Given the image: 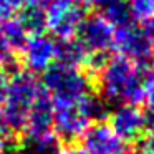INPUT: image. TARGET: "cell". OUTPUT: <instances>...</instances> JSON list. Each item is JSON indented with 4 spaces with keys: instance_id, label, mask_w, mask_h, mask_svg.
I'll list each match as a JSON object with an SVG mask.
<instances>
[{
    "instance_id": "ba28073f",
    "label": "cell",
    "mask_w": 154,
    "mask_h": 154,
    "mask_svg": "<svg viewBox=\"0 0 154 154\" xmlns=\"http://www.w3.org/2000/svg\"><path fill=\"white\" fill-rule=\"evenodd\" d=\"M22 65L28 73H45L57 61V40L51 35H30L20 48Z\"/></svg>"
},
{
    "instance_id": "7c38bea8",
    "label": "cell",
    "mask_w": 154,
    "mask_h": 154,
    "mask_svg": "<svg viewBox=\"0 0 154 154\" xmlns=\"http://www.w3.org/2000/svg\"><path fill=\"white\" fill-rule=\"evenodd\" d=\"M88 51L76 38H66V40H57V61L70 66L83 68L86 61Z\"/></svg>"
},
{
    "instance_id": "30bf717a",
    "label": "cell",
    "mask_w": 154,
    "mask_h": 154,
    "mask_svg": "<svg viewBox=\"0 0 154 154\" xmlns=\"http://www.w3.org/2000/svg\"><path fill=\"white\" fill-rule=\"evenodd\" d=\"M83 147L90 154H129V147L106 123H93L81 136Z\"/></svg>"
},
{
    "instance_id": "44dd1931",
    "label": "cell",
    "mask_w": 154,
    "mask_h": 154,
    "mask_svg": "<svg viewBox=\"0 0 154 154\" xmlns=\"http://www.w3.org/2000/svg\"><path fill=\"white\" fill-rule=\"evenodd\" d=\"M141 154H154V133H149L141 144Z\"/></svg>"
},
{
    "instance_id": "6da1fadb",
    "label": "cell",
    "mask_w": 154,
    "mask_h": 154,
    "mask_svg": "<svg viewBox=\"0 0 154 154\" xmlns=\"http://www.w3.org/2000/svg\"><path fill=\"white\" fill-rule=\"evenodd\" d=\"M149 66L137 65L119 55L108 58L106 65L96 75L100 96L116 104L141 103Z\"/></svg>"
},
{
    "instance_id": "ac0fdd59",
    "label": "cell",
    "mask_w": 154,
    "mask_h": 154,
    "mask_svg": "<svg viewBox=\"0 0 154 154\" xmlns=\"http://www.w3.org/2000/svg\"><path fill=\"white\" fill-rule=\"evenodd\" d=\"M143 101L146 104V109L154 111V61L149 66V75L144 83V91H143Z\"/></svg>"
},
{
    "instance_id": "e0dca14e",
    "label": "cell",
    "mask_w": 154,
    "mask_h": 154,
    "mask_svg": "<svg viewBox=\"0 0 154 154\" xmlns=\"http://www.w3.org/2000/svg\"><path fill=\"white\" fill-rule=\"evenodd\" d=\"M25 7V0H0V22L15 18Z\"/></svg>"
},
{
    "instance_id": "9a60e30c",
    "label": "cell",
    "mask_w": 154,
    "mask_h": 154,
    "mask_svg": "<svg viewBox=\"0 0 154 154\" xmlns=\"http://www.w3.org/2000/svg\"><path fill=\"white\" fill-rule=\"evenodd\" d=\"M101 15H103L114 28L134 22L129 0H111L109 4H106L103 7V14Z\"/></svg>"
},
{
    "instance_id": "7a4b0ae2",
    "label": "cell",
    "mask_w": 154,
    "mask_h": 154,
    "mask_svg": "<svg viewBox=\"0 0 154 154\" xmlns=\"http://www.w3.org/2000/svg\"><path fill=\"white\" fill-rule=\"evenodd\" d=\"M42 90L40 83L28 71H15L12 78H8L4 103L0 106L8 133L18 134L23 131L28 113Z\"/></svg>"
},
{
    "instance_id": "7402d4cb",
    "label": "cell",
    "mask_w": 154,
    "mask_h": 154,
    "mask_svg": "<svg viewBox=\"0 0 154 154\" xmlns=\"http://www.w3.org/2000/svg\"><path fill=\"white\" fill-rule=\"evenodd\" d=\"M15 151L10 136H0V154H12Z\"/></svg>"
},
{
    "instance_id": "484cf974",
    "label": "cell",
    "mask_w": 154,
    "mask_h": 154,
    "mask_svg": "<svg viewBox=\"0 0 154 154\" xmlns=\"http://www.w3.org/2000/svg\"><path fill=\"white\" fill-rule=\"evenodd\" d=\"M61 154H90V152H88L83 146H75V144H71V146H68Z\"/></svg>"
},
{
    "instance_id": "277c9868",
    "label": "cell",
    "mask_w": 154,
    "mask_h": 154,
    "mask_svg": "<svg viewBox=\"0 0 154 154\" xmlns=\"http://www.w3.org/2000/svg\"><path fill=\"white\" fill-rule=\"evenodd\" d=\"M47 30L53 38H73L85 18V8L80 0H53L45 8Z\"/></svg>"
},
{
    "instance_id": "5b68a950",
    "label": "cell",
    "mask_w": 154,
    "mask_h": 154,
    "mask_svg": "<svg viewBox=\"0 0 154 154\" xmlns=\"http://www.w3.org/2000/svg\"><path fill=\"white\" fill-rule=\"evenodd\" d=\"M90 124L91 123L80 106V101L53 103V134L58 141L71 146L81 139Z\"/></svg>"
},
{
    "instance_id": "603a6c76",
    "label": "cell",
    "mask_w": 154,
    "mask_h": 154,
    "mask_svg": "<svg viewBox=\"0 0 154 154\" xmlns=\"http://www.w3.org/2000/svg\"><path fill=\"white\" fill-rule=\"evenodd\" d=\"M144 133H154V111H144Z\"/></svg>"
},
{
    "instance_id": "ffe728a7",
    "label": "cell",
    "mask_w": 154,
    "mask_h": 154,
    "mask_svg": "<svg viewBox=\"0 0 154 154\" xmlns=\"http://www.w3.org/2000/svg\"><path fill=\"white\" fill-rule=\"evenodd\" d=\"M143 23H141V30H143L144 37L147 38V42L151 43V47L154 48V15L149 18H146V20H141Z\"/></svg>"
},
{
    "instance_id": "9c48e42d",
    "label": "cell",
    "mask_w": 154,
    "mask_h": 154,
    "mask_svg": "<svg viewBox=\"0 0 154 154\" xmlns=\"http://www.w3.org/2000/svg\"><path fill=\"white\" fill-rule=\"evenodd\" d=\"M22 133L23 144L53 136V101L45 90H42V93L35 100Z\"/></svg>"
},
{
    "instance_id": "3957f363",
    "label": "cell",
    "mask_w": 154,
    "mask_h": 154,
    "mask_svg": "<svg viewBox=\"0 0 154 154\" xmlns=\"http://www.w3.org/2000/svg\"><path fill=\"white\" fill-rule=\"evenodd\" d=\"M42 88L53 103H76L90 93L91 76L83 68L55 61L43 73Z\"/></svg>"
},
{
    "instance_id": "5bb4252c",
    "label": "cell",
    "mask_w": 154,
    "mask_h": 154,
    "mask_svg": "<svg viewBox=\"0 0 154 154\" xmlns=\"http://www.w3.org/2000/svg\"><path fill=\"white\" fill-rule=\"evenodd\" d=\"M80 106H81L85 116L88 118V121H90L91 124L93 123H103L104 119L109 118V113H111L109 103L104 101L100 94L88 93L86 96H83L80 100Z\"/></svg>"
},
{
    "instance_id": "d6986e66",
    "label": "cell",
    "mask_w": 154,
    "mask_h": 154,
    "mask_svg": "<svg viewBox=\"0 0 154 154\" xmlns=\"http://www.w3.org/2000/svg\"><path fill=\"white\" fill-rule=\"evenodd\" d=\"M14 65V50L5 40L4 33L0 30V70L2 68H8Z\"/></svg>"
},
{
    "instance_id": "8992f818",
    "label": "cell",
    "mask_w": 154,
    "mask_h": 154,
    "mask_svg": "<svg viewBox=\"0 0 154 154\" xmlns=\"http://www.w3.org/2000/svg\"><path fill=\"white\" fill-rule=\"evenodd\" d=\"M113 48L119 53V57H124L137 65L149 66L154 61V48L144 37L141 27H136L134 23L114 28Z\"/></svg>"
},
{
    "instance_id": "cb8c5ba5",
    "label": "cell",
    "mask_w": 154,
    "mask_h": 154,
    "mask_svg": "<svg viewBox=\"0 0 154 154\" xmlns=\"http://www.w3.org/2000/svg\"><path fill=\"white\" fill-rule=\"evenodd\" d=\"M7 83H8V76L7 73L0 70V106L4 103V98H5V91H7Z\"/></svg>"
},
{
    "instance_id": "83f0119b",
    "label": "cell",
    "mask_w": 154,
    "mask_h": 154,
    "mask_svg": "<svg viewBox=\"0 0 154 154\" xmlns=\"http://www.w3.org/2000/svg\"><path fill=\"white\" fill-rule=\"evenodd\" d=\"M129 154H141V152H129Z\"/></svg>"
},
{
    "instance_id": "4fadbf2b",
    "label": "cell",
    "mask_w": 154,
    "mask_h": 154,
    "mask_svg": "<svg viewBox=\"0 0 154 154\" xmlns=\"http://www.w3.org/2000/svg\"><path fill=\"white\" fill-rule=\"evenodd\" d=\"M17 20L27 32V35H40L45 33L47 30V17H45V10L40 7H33V5H25L17 15Z\"/></svg>"
},
{
    "instance_id": "52a82bcc",
    "label": "cell",
    "mask_w": 154,
    "mask_h": 154,
    "mask_svg": "<svg viewBox=\"0 0 154 154\" xmlns=\"http://www.w3.org/2000/svg\"><path fill=\"white\" fill-rule=\"evenodd\" d=\"M76 37L88 53H108L113 48L114 27L101 14L85 15Z\"/></svg>"
},
{
    "instance_id": "d4e9b609",
    "label": "cell",
    "mask_w": 154,
    "mask_h": 154,
    "mask_svg": "<svg viewBox=\"0 0 154 154\" xmlns=\"http://www.w3.org/2000/svg\"><path fill=\"white\" fill-rule=\"evenodd\" d=\"M81 5H86V7H100L103 8L106 4H109L111 0H80Z\"/></svg>"
},
{
    "instance_id": "2e32d148",
    "label": "cell",
    "mask_w": 154,
    "mask_h": 154,
    "mask_svg": "<svg viewBox=\"0 0 154 154\" xmlns=\"http://www.w3.org/2000/svg\"><path fill=\"white\" fill-rule=\"evenodd\" d=\"M0 30H2L5 40L8 42V45L12 47L14 51L20 50L28 38L27 32L23 30V27H22L20 22L17 20V17L10 18V20H5V22H0Z\"/></svg>"
},
{
    "instance_id": "4316f807",
    "label": "cell",
    "mask_w": 154,
    "mask_h": 154,
    "mask_svg": "<svg viewBox=\"0 0 154 154\" xmlns=\"http://www.w3.org/2000/svg\"><path fill=\"white\" fill-rule=\"evenodd\" d=\"M53 0H25V5H33V7H40V8H47Z\"/></svg>"
},
{
    "instance_id": "8fae6325",
    "label": "cell",
    "mask_w": 154,
    "mask_h": 154,
    "mask_svg": "<svg viewBox=\"0 0 154 154\" xmlns=\"http://www.w3.org/2000/svg\"><path fill=\"white\" fill-rule=\"evenodd\" d=\"M108 119L111 129L126 144L137 141L144 133V111L137 104H118Z\"/></svg>"
}]
</instances>
